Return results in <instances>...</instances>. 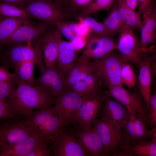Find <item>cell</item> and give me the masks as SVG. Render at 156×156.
I'll use <instances>...</instances> for the list:
<instances>
[{
  "label": "cell",
  "mask_w": 156,
  "mask_h": 156,
  "mask_svg": "<svg viewBox=\"0 0 156 156\" xmlns=\"http://www.w3.org/2000/svg\"><path fill=\"white\" fill-rule=\"evenodd\" d=\"M0 61L3 66L8 70L14 69L16 66L22 62L32 61L41 73L46 66L40 38L25 44L3 45L0 49Z\"/></svg>",
  "instance_id": "obj_1"
},
{
  "label": "cell",
  "mask_w": 156,
  "mask_h": 156,
  "mask_svg": "<svg viewBox=\"0 0 156 156\" xmlns=\"http://www.w3.org/2000/svg\"><path fill=\"white\" fill-rule=\"evenodd\" d=\"M16 82L15 90L6 101L19 116L27 117L36 109L51 107L53 104L54 99L38 88L21 82Z\"/></svg>",
  "instance_id": "obj_2"
},
{
  "label": "cell",
  "mask_w": 156,
  "mask_h": 156,
  "mask_svg": "<svg viewBox=\"0 0 156 156\" xmlns=\"http://www.w3.org/2000/svg\"><path fill=\"white\" fill-rule=\"evenodd\" d=\"M22 121L42 141L48 143L65 128L53 106L37 109Z\"/></svg>",
  "instance_id": "obj_3"
},
{
  "label": "cell",
  "mask_w": 156,
  "mask_h": 156,
  "mask_svg": "<svg viewBox=\"0 0 156 156\" xmlns=\"http://www.w3.org/2000/svg\"><path fill=\"white\" fill-rule=\"evenodd\" d=\"M21 8L31 17L50 24L77 19L78 16L54 0H32Z\"/></svg>",
  "instance_id": "obj_4"
},
{
  "label": "cell",
  "mask_w": 156,
  "mask_h": 156,
  "mask_svg": "<svg viewBox=\"0 0 156 156\" xmlns=\"http://www.w3.org/2000/svg\"><path fill=\"white\" fill-rule=\"evenodd\" d=\"M115 41V49L124 61L131 62L137 64L145 53H155V45L146 48L142 47L141 41L131 29L123 24Z\"/></svg>",
  "instance_id": "obj_5"
},
{
  "label": "cell",
  "mask_w": 156,
  "mask_h": 156,
  "mask_svg": "<svg viewBox=\"0 0 156 156\" xmlns=\"http://www.w3.org/2000/svg\"><path fill=\"white\" fill-rule=\"evenodd\" d=\"M108 96L120 102L127 108L130 114H138L145 123L148 126V112L145 103L138 88L133 91L122 86L107 87Z\"/></svg>",
  "instance_id": "obj_6"
},
{
  "label": "cell",
  "mask_w": 156,
  "mask_h": 156,
  "mask_svg": "<svg viewBox=\"0 0 156 156\" xmlns=\"http://www.w3.org/2000/svg\"><path fill=\"white\" fill-rule=\"evenodd\" d=\"M107 90H103L94 95L86 97L81 104L72 125L70 130H78L91 127L94 120L101 112Z\"/></svg>",
  "instance_id": "obj_7"
},
{
  "label": "cell",
  "mask_w": 156,
  "mask_h": 156,
  "mask_svg": "<svg viewBox=\"0 0 156 156\" xmlns=\"http://www.w3.org/2000/svg\"><path fill=\"white\" fill-rule=\"evenodd\" d=\"M86 97L71 91L65 90L54 99L53 107L65 128L73 124Z\"/></svg>",
  "instance_id": "obj_8"
},
{
  "label": "cell",
  "mask_w": 156,
  "mask_h": 156,
  "mask_svg": "<svg viewBox=\"0 0 156 156\" xmlns=\"http://www.w3.org/2000/svg\"><path fill=\"white\" fill-rule=\"evenodd\" d=\"M36 135L22 122L16 118L0 122V153L30 137ZM1 155V154H0Z\"/></svg>",
  "instance_id": "obj_9"
},
{
  "label": "cell",
  "mask_w": 156,
  "mask_h": 156,
  "mask_svg": "<svg viewBox=\"0 0 156 156\" xmlns=\"http://www.w3.org/2000/svg\"><path fill=\"white\" fill-rule=\"evenodd\" d=\"M51 155L87 156L72 133L65 128L60 130L49 141Z\"/></svg>",
  "instance_id": "obj_10"
},
{
  "label": "cell",
  "mask_w": 156,
  "mask_h": 156,
  "mask_svg": "<svg viewBox=\"0 0 156 156\" xmlns=\"http://www.w3.org/2000/svg\"><path fill=\"white\" fill-rule=\"evenodd\" d=\"M96 71L99 72L107 87L122 86L120 72L124 61L114 51L99 59L92 60Z\"/></svg>",
  "instance_id": "obj_11"
},
{
  "label": "cell",
  "mask_w": 156,
  "mask_h": 156,
  "mask_svg": "<svg viewBox=\"0 0 156 156\" xmlns=\"http://www.w3.org/2000/svg\"><path fill=\"white\" fill-rule=\"evenodd\" d=\"M92 125L103 145L106 156H117L121 152V131L100 119L94 120Z\"/></svg>",
  "instance_id": "obj_12"
},
{
  "label": "cell",
  "mask_w": 156,
  "mask_h": 156,
  "mask_svg": "<svg viewBox=\"0 0 156 156\" xmlns=\"http://www.w3.org/2000/svg\"><path fill=\"white\" fill-rule=\"evenodd\" d=\"M35 79L34 86L49 96L55 99L65 90L64 81L56 66L46 67Z\"/></svg>",
  "instance_id": "obj_13"
},
{
  "label": "cell",
  "mask_w": 156,
  "mask_h": 156,
  "mask_svg": "<svg viewBox=\"0 0 156 156\" xmlns=\"http://www.w3.org/2000/svg\"><path fill=\"white\" fill-rule=\"evenodd\" d=\"M101 112V119L120 131L125 126L128 116L125 106L108 95L105 99Z\"/></svg>",
  "instance_id": "obj_14"
},
{
  "label": "cell",
  "mask_w": 156,
  "mask_h": 156,
  "mask_svg": "<svg viewBox=\"0 0 156 156\" xmlns=\"http://www.w3.org/2000/svg\"><path fill=\"white\" fill-rule=\"evenodd\" d=\"M50 24L40 21L35 24L30 20L18 27L3 45L25 44L37 40L44 34Z\"/></svg>",
  "instance_id": "obj_15"
},
{
  "label": "cell",
  "mask_w": 156,
  "mask_h": 156,
  "mask_svg": "<svg viewBox=\"0 0 156 156\" xmlns=\"http://www.w3.org/2000/svg\"><path fill=\"white\" fill-rule=\"evenodd\" d=\"M40 39L44 64L46 67L53 66L57 60L59 45L62 35L55 26L51 24Z\"/></svg>",
  "instance_id": "obj_16"
},
{
  "label": "cell",
  "mask_w": 156,
  "mask_h": 156,
  "mask_svg": "<svg viewBox=\"0 0 156 156\" xmlns=\"http://www.w3.org/2000/svg\"><path fill=\"white\" fill-rule=\"evenodd\" d=\"M70 131L85 151L87 156H106L103 145L93 127Z\"/></svg>",
  "instance_id": "obj_17"
},
{
  "label": "cell",
  "mask_w": 156,
  "mask_h": 156,
  "mask_svg": "<svg viewBox=\"0 0 156 156\" xmlns=\"http://www.w3.org/2000/svg\"><path fill=\"white\" fill-rule=\"evenodd\" d=\"M155 55L156 52L153 53H145L137 64L139 68L138 88L144 100L148 112L151 96L152 77L149 66L151 60Z\"/></svg>",
  "instance_id": "obj_18"
},
{
  "label": "cell",
  "mask_w": 156,
  "mask_h": 156,
  "mask_svg": "<svg viewBox=\"0 0 156 156\" xmlns=\"http://www.w3.org/2000/svg\"><path fill=\"white\" fill-rule=\"evenodd\" d=\"M78 58V51L71 43L62 39L60 42L55 65L64 81Z\"/></svg>",
  "instance_id": "obj_19"
},
{
  "label": "cell",
  "mask_w": 156,
  "mask_h": 156,
  "mask_svg": "<svg viewBox=\"0 0 156 156\" xmlns=\"http://www.w3.org/2000/svg\"><path fill=\"white\" fill-rule=\"evenodd\" d=\"M106 85L101 73L96 71L69 88V90L87 97L94 95L104 89Z\"/></svg>",
  "instance_id": "obj_20"
},
{
  "label": "cell",
  "mask_w": 156,
  "mask_h": 156,
  "mask_svg": "<svg viewBox=\"0 0 156 156\" xmlns=\"http://www.w3.org/2000/svg\"><path fill=\"white\" fill-rule=\"evenodd\" d=\"M141 42L143 48L155 43L156 39V7L153 3L142 14Z\"/></svg>",
  "instance_id": "obj_21"
},
{
  "label": "cell",
  "mask_w": 156,
  "mask_h": 156,
  "mask_svg": "<svg viewBox=\"0 0 156 156\" xmlns=\"http://www.w3.org/2000/svg\"><path fill=\"white\" fill-rule=\"evenodd\" d=\"M96 71L91 61L85 62H76L68 77L65 81V90L71 87Z\"/></svg>",
  "instance_id": "obj_22"
},
{
  "label": "cell",
  "mask_w": 156,
  "mask_h": 156,
  "mask_svg": "<svg viewBox=\"0 0 156 156\" xmlns=\"http://www.w3.org/2000/svg\"><path fill=\"white\" fill-rule=\"evenodd\" d=\"M117 1L118 12L123 23L134 32L140 30L141 16L128 6L125 0Z\"/></svg>",
  "instance_id": "obj_23"
},
{
  "label": "cell",
  "mask_w": 156,
  "mask_h": 156,
  "mask_svg": "<svg viewBox=\"0 0 156 156\" xmlns=\"http://www.w3.org/2000/svg\"><path fill=\"white\" fill-rule=\"evenodd\" d=\"M31 19L0 16V49L18 27Z\"/></svg>",
  "instance_id": "obj_24"
},
{
  "label": "cell",
  "mask_w": 156,
  "mask_h": 156,
  "mask_svg": "<svg viewBox=\"0 0 156 156\" xmlns=\"http://www.w3.org/2000/svg\"><path fill=\"white\" fill-rule=\"evenodd\" d=\"M137 115L128 112L127 122L120 132L121 152L117 156L126 152L136 143L133 121Z\"/></svg>",
  "instance_id": "obj_25"
},
{
  "label": "cell",
  "mask_w": 156,
  "mask_h": 156,
  "mask_svg": "<svg viewBox=\"0 0 156 156\" xmlns=\"http://www.w3.org/2000/svg\"><path fill=\"white\" fill-rule=\"evenodd\" d=\"M42 141L36 135L22 140L1 153V156H27Z\"/></svg>",
  "instance_id": "obj_26"
},
{
  "label": "cell",
  "mask_w": 156,
  "mask_h": 156,
  "mask_svg": "<svg viewBox=\"0 0 156 156\" xmlns=\"http://www.w3.org/2000/svg\"><path fill=\"white\" fill-rule=\"evenodd\" d=\"M35 65L33 62L28 61L16 66L14 73L16 81L34 86L35 79L34 76Z\"/></svg>",
  "instance_id": "obj_27"
},
{
  "label": "cell",
  "mask_w": 156,
  "mask_h": 156,
  "mask_svg": "<svg viewBox=\"0 0 156 156\" xmlns=\"http://www.w3.org/2000/svg\"><path fill=\"white\" fill-rule=\"evenodd\" d=\"M156 138L137 142L120 156H156Z\"/></svg>",
  "instance_id": "obj_28"
},
{
  "label": "cell",
  "mask_w": 156,
  "mask_h": 156,
  "mask_svg": "<svg viewBox=\"0 0 156 156\" xmlns=\"http://www.w3.org/2000/svg\"><path fill=\"white\" fill-rule=\"evenodd\" d=\"M110 10L103 23L113 37L118 34L120 28L124 24L118 12L117 0H115Z\"/></svg>",
  "instance_id": "obj_29"
},
{
  "label": "cell",
  "mask_w": 156,
  "mask_h": 156,
  "mask_svg": "<svg viewBox=\"0 0 156 156\" xmlns=\"http://www.w3.org/2000/svg\"><path fill=\"white\" fill-rule=\"evenodd\" d=\"M115 41L113 37L101 36L92 55V60L101 59L113 51L115 49Z\"/></svg>",
  "instance_id": "obj_30"
},
{
  "label": "cell",
  "mask_w": 156,
  "mask_h": 156,
  "mask_svg": "<svg viewBox=\"0 0 156 156\" xmlns=\"http://www.w3.org/2000/svg\"><path fill=\"white\" fill-rule=\"evenodd\" d=\"M133 124L136 143L156 138V126L151 130L147 129L144 122L137 115L134 117Z\"/></svg>",
  "instance_id": "obj_31"
},
{
  "label": "cell",
  "mask_w": 156,
  "mask_h": 156,
  "mask_svg": "<svg viewBox=\"0 0 156 156\" xmlns=\"http://www.w3.org/2000/svg\"><path fill=\"white\" fill-rule=\"evenodd\" d=\"M116 0H93L89 5L81 9L78 16H89L101 10H110Z\"/></svg>",
  "instance_id": "obj_32"
},
{
  "label": "cell",
  "mask_w": 156,
  "mask_h": 156,
  "mask_svg": "<svg viewBox=\"0 0 156 156\" xmlns=\"http://www.w3.org/2000/svg\"><path fill=\"white\" fill-rule=\"evenodd\" d=\"M78 21L87 25L92 32L101 36L113 37L103 23H99L89 16H78Z\"/></svg>",
  "instance_id": "obj_33"
},
{
  "label": "cell",
  "mask_w": 156,
  "mask_h": 156,
  "mask_svg": "<svg viewBox=\"0 0 156 156\" xmlns=\"http://www.w3.org/2000/svg\"><path fill=\"white\" fill-rule=\"evenodd\" d=\"M101 36L92 32L88 38L85 48L82 54L78 57L76 62H88L92 60V57Z\"/></svg>",
  "instance_id": "obj_34"
},
{
  "label": "cell",
  "mask_w": 156,
  "mask_h": 156,
  "mask_svg": "<svg viewBox=\"0 0 156 156\" xmlns=\"http://www.w3.org/2000/svg\"><path fill=\"white\" fill-rule=\"evenodd\" d=\"M0 16L30 19L31 18L21 8L3 2H0Z\"/></svg>",
  "instance_id": "obj_35"
},
{
  "label": "cell",
  "mask_w": 156,
  "mask_h": 156,
  "mask_svg": "<svg viewBox=\"0 0 156 156\" xmlns=\"http://www.w3.org/2000/svg\"><path fill=\"white\" fill-rule=\"evenodd\" d=\"M120 77L122 83L125 84L128 89L135 87L136 84V76L131 66L127 62L124 61L122 64Z\"/></svg>",
  "instance_id": "obj_36"
},
{
  "label": "cell",
  "mask_w": 156,
  "mask_h": 156,
  "mask_svg": "<svg viewBox=\"0 0 156 156\" xmlns=\"http://www.w3.org/2000/svg\"><path fill=\"white\" fill-rule=\"evenodd\" d=\"M16 84L15 79L11 81H0V100L6 101L14 92Z\"/></svg>",
  "instance_id": "obj_37"
},
{
  "label": "cell",
  "mask_w": 156,
  "mask_h": 156,
  "mask_svg": "<svg viewBox=\"0 0 156 156\" xmlns=\"http://www.w3.org/2000/svg\"><path fill=\"white\" fill-rule=\"evenodd\" d=\"M19 116L10 104L0 100V120L15 119Z\"/></svg>",
  "instance_id": "obj_38"
},
{
  "label": "cell",
  "mask_w": 156,
  "mask_h": 156,
  "mask_svg": "<svg viewBox=\"0 0 156 156\" xmlns=\"http://www.w3.org/2000/svg\"><path fill=\"white\" fill-rule=\"evenodd\" d=\"M148 121L149 126L152 128L156 124V94L154 92L151 96L149 110L148 111Z\"/></svg>",
  "instance_id": "obj_39"
},
{
  "label": "cell",
  "mask_w": 156,
  "mask_h": 156,
  "mask_svg": "<svg viewBox=\"0 0 156 156\" xmlns=\"http://www.w3.org/2000/svg\"><path fill=\"white\" fill-rule=\"evenodd\" d=\"M51 155L48 143L42 141L27 155V156H49Z\"/></svg>",
  "instance_id": "obj_40"
},
{
  "label": "cell",
  "mask_w": 156,
  "mask_h": 156,
  "mask_svg": "<svg viewBox=\"0 0 156 156\" xmlns=\"http://www.w3.org/2000/svg\"><path fill=\"white\" fill-rule=\"evenodd\" d=\"M67 21H59L54 23L52 24L55 25L59 30L62 35L66 38L71 41L76 36L69 27Z\"/></svg>",
  "instance_id": "obj_41"
},
{
  "label": "cell",
  "mask_w": 156,
  "mask_h": 156,
  "mask_svg": "<svg viewBox=\"0 0 156 156\" xmlns=\"http://www.w3.org/2000/svg\"><path fill=\"white\" fill-rule=\"evenodd\" d=\"M93 0H71L70 10L78 14L82 9L89 5Z\"/></svg>",
  "instance_id": "obj_42"
},
{
  "label": "cell",
  "mask_w": 156,
  "mask_h": 156,
  "mask_svg": "<svg viewBox=\"0 0 156 156\" xmlns=\"http://www.w3.org/2000/svg\"><path fill=\"white\" fill-rule=\"evenodd\" d=\"M87 40L88 38L86 37L76 35L70 42L73 44L76 50L78 51L86 45Z\"/></svg>",
  "instance_id": "obj_43"
},
{
  "label": "cell",
  "mask_w": 156,
  "mask_h": 156,
  "mask_svg": "<svg viewBox=\"0 0 156 156\" xmlns=\"http://www.w3.org/2000/svg\"><path fill=\"white\" fill-rule=\"evenodd\" d=\"M15 79L14 73H10L4 67L0 66V81H11Z\"/></svg>",
  "instance_id": "obj_44"
},
{
  "label": "cell",
  "mask_w": 156,
  "mask_h": 156,
  "mask_svg": "<svg viewBox=\"0 0 156 156\" xmlns=\"http://www.w3.org/2000/svg\"><path fill=\"white\" fill-rule=\"evenodd\" d=\"M138 9L137 13L141 16L143 12L153 3L152 0H137Z\"/></svg>",
  "instance_id": "obj_45"
},
{
  "label": "cell",
  "mask_w": 156,
  "mask_h": 156,
  "mask_svg": "<svg viewBox=\"0 0 156 156\" xmlns=\"http://www.w3.org/2000/svg\"><path fill=\"white\" fill-rule=\"evenodd\" d=\"M79 22V24L77 29V35L85 36L88 38L91 34L92 31L85 24Z\"/></svg>",
  "instance_id": "obj_46"
},
{
  "label": "cell",
  "mask_w": 156,
  "mask_h": 156,
  "mask_svg": "<svg viewBox=\"0 0 156 156\" xmlns=\"http://www.w3.org/2000/svg\"><path fill=\"white\" fill-rule=\"evenodd\" d=\"M32 0H0V2L10 4L21 8Z\"/></svg>",
  "instance_id": "obj_47"
},
{
  "label": "cell",
  "mask_w": 156,
  "mask_h": 156,
  "mask_svg": "<svg viewBox=\"0 0 156 156\" xmlns=\"http://www.w3.org/2000/svg\"><path fill=\"white\" fill-rule=\"evenodd\" d=\"M149 68L152 78H155L156 76V55L151 60Z\"/></svg>",
  "instance_id": "obj_48"
},
{
  "label": "cell",
  "mask_w": 156,
  "mask_h": 156,
  "mask_svg": "<svg viewBox=\"0 0 156 156\" xmlns=\"http://www.w3.org/2000/svg\"><path fill=\"white\" fill-rule=\"evenodd\" d=\"M67 23L70 29L77 35L79 22V21L76 22L70 20L67 21Z\"/></svg>",
  "instance_id": "obj_49"
},
{
  "label": "cell",
  "mask_w": 156,
  "mask_h": 156,
  "mask_svg": "<svg viewBox=\"0 0 156 156\" xmlns=\"http://www.w3.org/2000/svg\"><path fill=\"white\" fill-rule=\"evenodd\" d=\"M54 0L64 7L71 11L70 8L71 0Z\"/></svg>",
  "instance_id": "obj_50"
},
{
  "label": "cell",
  "mask_w": 156,
  "mask_h": 156,
  "mask_svg": "<svg viewBox=\"0 0 156 156\" xmlns=\"http://www.w3.org/2000/svg\"><path fill=\"white\" fill-rule=\"evenodd\" d=\"M128 6L133 10L135 11L138 5L137 0H125Z\"/></svg>",
  "instance_id": "obj_51"
},
{
  "label": "cell",
  "mask_w": 156,
  "mask_h": 156,
  "mask_svg": "<svg viewBox=\"0 0 156 156\" xmlns=\"http://www.w3.org/2000/svg\"><path fill=\"white\" fill-rule=\"evenodd\" d=\"M0 156H1V155H0Z\"/></svg>",
  "instance_id": "obj_52"
}]
</instances>
